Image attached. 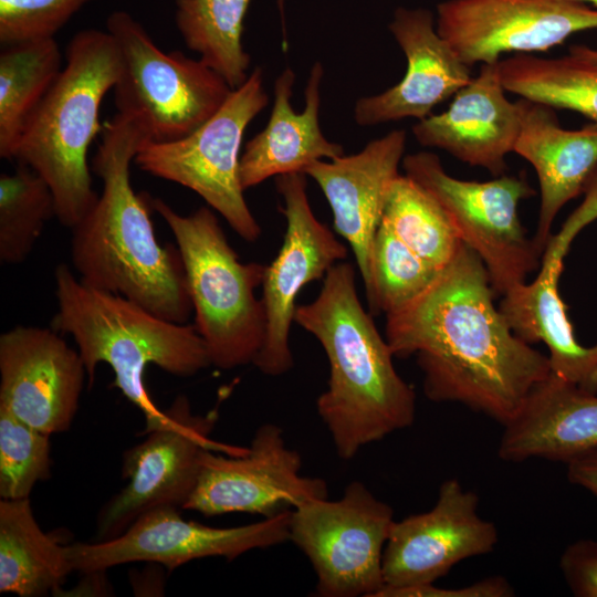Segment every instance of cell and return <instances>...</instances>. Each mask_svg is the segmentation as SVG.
I'll return each mask as SVG.
<instances>
[{
    "label": "cell",
    "instance_id": "1",
    "mask_svg": "<svg viewBox=\"0 0 597 597\" xmlns=\"http://www.w3.org/2000/svg\"><path fill=\"white\" fill-rule=\"evenodd\" d=\"M494 295L481 258L462 242L422 294L386 315L385 338L395 356H416L429 400L504 426L552 370L548 356L514 334Z\"/></svg>",
    "mask_w": 597,
    "mask_h": 597
},
{
    "label": "cell",
    "instance_id": "2",
    "mask_svg": "<svg viewBox=\"0 0 597 597\" xmlns=\"http://www.w3.org/2000/svg\"><path fill=\"white\" fill-rule=\"evenodd\" d=\"M146 142L130 116L116 113L104 124L91 168L102 193L71 229V260L84 284L185 324L193 310L180 252L158 242L150 197L137 193L130 181V165Z\"/></svg>",
    "mask_w": 597,
    "mask_h": 597
},
{
    "label": "cell",
    "instance_id": "3",
    "mask_svg": "<svg viewBox=\"0 0 597 597\" xmlns=\"http://www.w3.org/2000/svg\"><path fill=\"white\" fill-rule=\"evenodd\" d=\"M355 277L353 264L336 263L317 297L297 305L294 316L327 356V389L316 410L343 460L416 418V392L397 373L389 344L358 298Z\"/></svg>",
    "mask_w": 597,
    "mask_h": 597
},
{
    "label": "cell",
    "instance_id": "4",
    "mask_svg": "<svg viewBox=\"0 0 597 597\" xmlns=\"http://www.w3.org/2000/svg\"><path fill=\"white\" fill-rule=\"evenodd\" d=\"M57 311L51 327L72 336L86 368L88 388L98 364L114 371L116 386L144 415V433L169 421L145 385L148 365L189 377L211 365L205 341L195 325L155 315L122 295L88 286L61 263L54 271Z\"/></svg>",
    "mask_w": 597,
    "mask_h": 597
},
{
    "label": "cell",
    "instance_id": "5",
    "mask_svg": "<svg viewBox=\"0 0 597 597\" xmlns=\"http://www.w3.org/2000/svg\"><path fill=\"white\" fill-rule=\"evenodd\" d=\"M63 69L27 124L12 160L40 175L55 199V218L73 229L98 198L88 148L103 126L100 108L114 88L121 61L105 30L77 32L65 50Z\"/></svg>",
    "mask_w": 597,
    "mask_h": 597
},
{
    "label": "cell",
    "instance_id": "6",
    "mask_svg": "<svg viewBox=\"0 0 597 597\" xmlns=\"http://www.w3.org/2000/svg\"><path fill=\"white\" fill-rule=\"evenodd\" d=\"M151 209L167 223L180 252L195 326L206 343L211 365L230 370L253 364L263 344L265 312L255 291L265 266L242 263L210 207L184 216L160 198Z\"/></svg>",
    "mask_w": 597,
    "mask_h": 597
},
{
    "label": "cell",
    "instance_id": "7",
    "mask_svg": "<svg viewBox=\"0 0 597 597\" xmlns=\"http://www.w3.org/2000/svg\"><path fill=\"white\" fill-rule=\"evenodd\" d=\"M106 30L119 53L114 86L117 113L133 117L147 142L182 138L207 121L232 88L200 59L165 52L126 11L112 12Z\"/></svg>",
    "mask_w": 597,
    "mask_h": 597
},
{
    "label": "cell",
    "instance_id": "8",
    "mask_svg": "<svg viewBox=\"0 0 597 597\" xmlns=\"http://www.w3.org/2000/svg\"><path fill=\"white\" fill-rule=\"evenodd\" d=\"M268 103L263 71L258 66L199 127L179 139L144 143L134 164L192 190L241 239L253 242L260 238L261 227L244 198L241 146L247 127Z\"/></svg>",
    "mask_w": 597,
    "mask_h": 597
},
{
    "label": "cell",
    "instance_id": "9",
    "mask_svg": "<svg viewBox=\"0 0 597 597\" xmlns=\"http://www.w3.org/2000/svg\"><path fill=\"white\" fill-rule=\"evenodd\" d=\"M401 164L405 175L436 199L460 240L481 258L495 294L504 295L524 283L540 266L543 254L526 237L517 216L519 202L535 195L524 178L458 179L430 151L406 155Z\"/></svg>",
    "mask_w": 597,
    "mask_h": 597
},
{
    "label": "cell",
    "instance_id": "10",
    "mask_svg": "<svg viewBox=\"0 0 597 597\" xmlns=\"http://www.w3.org/2000/svg\"><path fill=\"white\" fill-rule=\"evenodd\" d=\"M394 511L359 481L336 501L316 499L291 511L290 541L310 559L323 597H376Z\"/></svg>",
    "mask_w": 597,
    "mask_h": 597
},
{
    "label": "cell",
    "instance_id": "11",
    "mask_svg": "<svg viewBox=\"0 0 597 597\" xmlns=\"http://www.w3.org/2000/svg\"><path fill=\"white\" fill-rule=\"evenodd\" d=\"M166 411L168 423L124 453L122 473L128 482L101 510L97 541L117 537L151 510L184 509L197 485L205 451L229 455L247 451L210 439L217 410L195 415L188 398L179 395Z\"/></svg>",
    "mask_w": 597,
    "mask_h": 597
},
{
    "label": "cell",
    "instance_id": "12",
    "mask_svg": "<svg viewBox=\"0 0 597 597\" xmlns=\"http://www.w3.org/2000/svg\"><path fill=\"white\" fill-rule=\"evenodd\" d=\"M291 511L253 524L212 527L185 520L176 507H159L140 515L115 538L76 542L66 545L65 552L72 570L84 574L133 562L156 563L172 570L198 558L234 559L251 549L290 541Z\"/></svg>",
    "mask_w": 597,
    "mask_h": 597
},
{
    "label": "cell",
    "instance_id": "13",
    "mask_svg": "<svg viewBox=\"0 0 597 597\" xmlns=\"http://www.w3.org/2000/svg\"><path fill=\"white\" fill-rule=\"evenodd\" d=\"M276 190L286 220L283 243L274 260L265 266L262 302L265 312L263 344L253 365L264 375L280 376L293 368L290 332L301 290L347 256L346 247L313 213L305 174L277 176Z\"/></svg>",
    "mask_w": 597,
    "mask_h": 597
},
{
    "label": "cell",
    "instance_id": "14",
    "mask_svg": "<svg viewBox=\"0 0 597 597\" xmlns=\"http://www.w3.org/2000/svg\"><path fill=\"white\" fill-rule=\"evenodd\" d=\"M214 452H203L197 485L184 510L206 516L243 512L271 517L328 495L325 480L301 474L302 458L286 447L277 425L260 426L241 455Z\"/></svg>",
    "mask_w": 597,
    "mask_h": 597
},
{
    "label": "cell",
    "instance_id": "15",
    "mask_svg": "<svg viewBox=\"0 0 597 597\" xmlns=\"http://www.w3.org/2000/svg\"><path fill=\"white\" fill-rule=\"evenodd\" d=\"M436 25L471 67L506 53L546 52L597 29V9L572 0H444L437 4Z\"/></svg>",
    "mask_w": 597,
    "mask_h": 597
},
{
    "label": "cell",
    "instance_id": "16",
    "mask_svg": "<svg viewBox=\"0 0 597 597\" xmlns=\"http://www.w3.org/2000/svg\"><path fill=\"white\" fill-rule=\"evenodd\" d=\"M584 202L542 255L540 272L531 282L517 284L503 296L499 308L516 336L528 344L544 343L551 370L583 390L597 394V344L586 347L576 339L566 305L558 291L563 261L576 235L597 220V171L587 182Z\"/></svg>",
    "mask_w": 597,
    "mask_h": 597
},
{
    "label": "cell",
    "instance_id": "17",
    "mask_svg": "<svg viewBox=\"0 0 597 597\" xmlns=\"http://www.w3.org/2000/svg\"><path fill=\"white\" fill-rule=\"evenodd\" d=\"M479 504L476 493L448 479L431 510L395 521L383 554L380 590L433 584L459 562L492 552L498 528L479 515Z\"/></svg>",
    "mask_w": 597,
    "mask_h": 597
},
{
    "label": "cell",
    "instance_id": "18",
    "mask_svg": "<svg viewBox=\"0 0 597 597\" xmlns=\"http://www.w3.org/2000/svg\"><path fill=\"white\" fill-rule=\"evenodd\" d=\"M60 334L18 325L0 336V406L50 436L69 430L87 377Z\"/></svg>",
    "mask_w": 597,
    "mask_h": 597
},
{
    "label": "cell",
    "instance_id": "19",
    "mask_svg": "<svg viewBox=\"0 0 597 597\" xmlns=\"http://www.w3.org/2000/svg\"><path fill=\"white\" fill-rule=\"evenodd\" d=\"M388 28L406 56L407 70L394 86L356 102L354 118L360 126L421 121L472 78L471 67L439 34L430 10L398 7Z\"/></svg>",
    "mask_w": 597,
    "mask_h": 597
},
{
    "label": "cell",
    "instance_id": "20",
    "mask_svg": "<svg viewBox=\"0 0 597 597\" xmlns=\"http://www.w3.org/2000/svg\"><path fill=\"white\" fill-rule=\"evenodd\" d=\"M521 122L520 101L507 98L499 61L482 64L449 107L418 121L412 134L420 145L442 149L499 177L507 168L506 156L514 151Z\"/></svg>",
    "mask_w": 597,
    "mask_h": 597
},
{
    "label": "cell",
    "instance_id": "21",
    "mask_svg": "<svg viewBox=\"0 0 597 597\" xmlns=\"http://www.w3.org/2000/svg\"><path fill=\"white\" fill-rule=\"evenodd\" d=\"M406 143V132L395 129L373 139L359 153L318 160L304 172L324 193L334 230L350 245L364 286L369 280L371 243L389 187L399 175Z\"/></svg>",
    "mask_w": 597,
    "mask_h": 597
},
{
    "label": "cell",
    "instance_id": "22",
    "mask_svg": "<svg viewBox=\"0 0 597 597\" xmlns=\"http://www.w3.org/2000/svg\"><path fill=\"white\" fill-rule=\"evenodd\" d=\"M519 101L522 122L513 153L533 166L538 179L541 205L533 241L543 254L554 219L567 202L584 192L597 170V124L566 129L552 107Z\"/></svg>",
    "mask_w": 597,
    "mask_h": 597
},
{
    "label": "cell",
    "instance_id": "23",
    "mask_svg": "<svg viewBox=\"0 0 597 597\" xmlns=\"http://www.w3.org/2000/svg\"><path fill=\"white\" fill-rule=\"evenodd\" d=\"M503 427L498 448L501 460L540 458L567 464L597 449V394L551 371Z\"/></svg>",
    "mask_w": 597,
    "mask_h": 597
},
{
    "label": "cell",
    "instance_id": "24",
    "mask_svg": "<svg viewBox=\"0 0 597 597\" xmlns=\"http://www.w3.org/2000/svg\"><path fill=\"white\" fill-rule=\"evenodd\" d=\"M324 69L314 63L306 83L305 105L297 113L291 98L295 74L286 67L274 82V102L266 126L244 145L240 179L244 190L270 177L301 172L318 160L344 155L342 145L328 140L320 126L321 82Z\"/></svg>",
    "mask_w": 597,
    "mask_h": 597
},
{
    "label": "cell",
    "instance_id": "25",
    "mask_svg": "<svg viewBox=\"0 0 597 597\" xmlns=\"http://www.w3.org/2000/svg\"><path fill=\"white\" fill-rule=\"evenodd\" d=\"M72 567L65 546L38 524L30 498L0 501V591L39 597L60 589Z\"/></svg>",
    "mask_w": 597,
    "mask_h": 597
},
{
    "label": "cell",
    "instance_id": "26",
    "mask_svg": "<svg viewBox=\"0 0 597 597\" xmlns=\"http://www.w3.org/2000/svg\"><path fill=\"white\" fill-rule=\"evenodd\" d=\"M54 38L1 45L0 157L12 160L23 130L63 69Z\"/></svg>",
    "mask_w": 597,
    "mask_h": 597
},
{
    "label": "cell",
    "instance_id": "27",
    "mask_svg": "<svg viewBox=\"0 0 597 597\" xmlns=\"http://www.w3.org/2000/svg\"><path fill=\"white\" fill-rule=\"evenodd\" d=\"M252 0H176L175 21L188 49L233 90L249 76L244 19Z\"/></svg>",
    "mask_w": 597,
    "mask_h": 597
},
{
    "label": "cell",
    "instance_id": "28",
    "mask_svg": "<svg viewBox=\"0 0 597 597\" xmlns=\"http://www.w3.org/2000/svg\"><path fill=\"white\" fill-rule=\"evenodd\" d=\"M500 73L506 92L552 108L579 113L597 124L596 64L570 54H515L500 61Z\"/></svg>",
    "mask_w": 597,
    "mask_h": 597
},
{
    "label": "cell",
    "instance_id": "29",
    "mask_svg": "<svg viewBox=\"0 0 597 597\" xmlns=\"http://www.w3.org/2000/svg\"><path fill=\"white\" fill-rule=\"evenodd\" d=\"M418 255L443 269L462 241L436 199L407 175L391 182L381 221Z\"/></svg>",
    "mask_w": 597,
    "mask_h": 597
},
{
    "label": "cell",
    "instance_id": "30",
    "mask_svg": "<svg viewBox=\"0 0 597 597\" xmlns=\"http://www.w3.org/2000/svg\"><path fill=\"white\" fill-rule=\"evenodd\" d=\"M55 217V199L48 182L34 170L18 164L0 176V261L15 265L25 261L45 223Z\"/></svg>",
    "mask_w": 597,
    "mask_h": 597
},
{
    "label": "cell",
    "instance_id": "31",
    "mask_svg": "<svg viewBox=\"0 0 597 597\" xmlns=\"http://www.w3.org/2000/svg\"><path fill=\"white\" fill-rule=\"evenodd\" d=\"M443 269L418 255L380 222L371 243L369 280L365 286L371 314L387 315L407 305L422 294Z\"/></svg>",
    "mask_w": 597,
    "mask_h": 597
},
{
    "label": "cell",
    "instance_id": "32",
    "mask_svg": "<svg viewBox=\"0 0 597 597\" xmlns=\"http://www.w3.org/2000/svg\"><path fill=\"white\" fill-rule=\"evenodd\" d=\"M50 434L0 406V496L30 498L36 482L50 478Z\"/></svg>",
    "mask_w": 597,
    "mask_h": 597
},
{
    "label": "cell",
    "instance_id": "33",
    "mask_svg": "<svg viewBox=\"0 0 597 597\" xmlns=\"http://www.w3.org/2000/svg\"><path fill=\"white\" fill-rule=\"evenodd\" d=\"M93 0H0V44L54 38Z\"/></svg>",
    "mask_w": 597,
    "mask_h": 597
},
{
    "label": "cell",
    "instance_id": "34",
    "mask_svg": "<svg viewBox=\"0 0 597 597\" xmlns=\"http://www.w3.org/2000/svg\"><path fill=\"white\" fill-rule=\"evenodd\" d=\"M559 567L573 595L597 597V541L579 540L568 545Z\"/></svg>",
    "mask_w": 597,
    "mask_h": 597
},
{
    "label": "cell",
    "instance_id": "35",
    "mask_svg": "<svg viewBox=\"0 0 597 597\" xmlns=\"http://www.w3.org/2000/svg\"><path fill=\"white\" fill-rule=\"evenodd\" d=\"M512 585L503 576H491L460 588H439L434 584L380 590L376 597H510Z\"/></svg>",
    "mask_w": 597,
    "mask_h": 597
},
{
    "label": "cell",
    "instance_id": "36",
    "mask_svg": "<svg viewBox=\"0 0 597 597\" xmlns=\"http://www.w3.org/2000/svg\"><path fill=\"white\" fill-rule=\"evenodd\" d=\"M567 479L597 498V449L567 463Z\"/></svg>",
    "mask_w": 597,
    "mask_h": 597
},
{
    "label": "cell",
    "instance_id": "37",
    "mask_svg": "<svg viewBox=\"0 0 597 597\" xmlns=\"http://www.w3.org/2000/svg\"><path fill=\"white\" fill-rule=\"evenodd\" d=\"M569 54L580 61L597 65V49L587 45H572Z\"/></svg>",
    "mask_w": 597,
    "mask_h": 597
},
{
    "label": "cell",
    "instance_id": "38",
    "mask_svg": "<svg viewBox=\"0 0 597 597\" xmlns=\"http://www.w3.org/2000/svg\"><path fill=\"white\" fill-rule=\"evenodd\" d=\"M572 1H577V2H589L591 3L596 9H597V0H572Z\"/></svg>",
    "mask_w": 597,
    "mask_h": 597
}]
</instances>
